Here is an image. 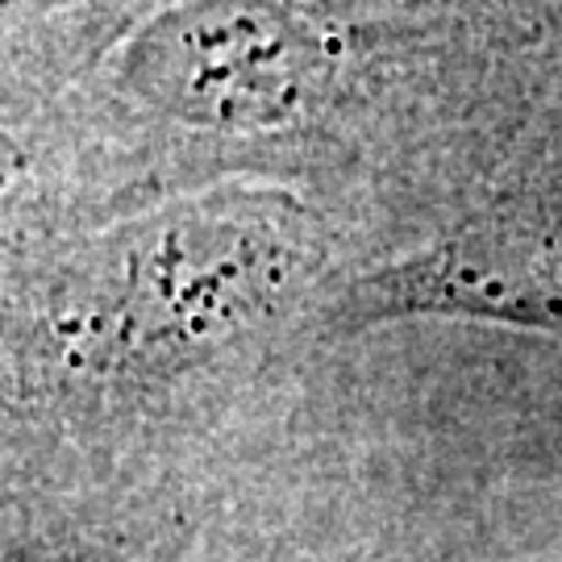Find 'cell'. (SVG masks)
<instances>
[{
  "label": "cell",
  "instance_id": "1",
  "mask_svg": "<svg viewBox=\"0 0 562 562\" xmlns=\"http://www.w3.org/2000/svg\"><path fill=\"white\" fill-rule=\"evenodd\" d=\"M396 317H471L562 334V183L525 188L346 288L334 322L362 329Z\"/></svg>",
  "mask_w": 562,
  "mask_h": 562
},
{
  "label": "cell",
  "instance_id": "2",
  "mask_svg": "<svg viewBox=\"0 0 562 562\" xmlns=\"http://www.w3.org/2000/svg\"><path fill=\"white\" fill-rule=\"evenodd\" d=\"M134 76L162 109L213 125L292 117L322 83V46L271 4H201L159 21Z\"/></svg>",
  "mask_w": 562,
  "mask_h": 562
},
{
  "label": "cell",
  "instance_id": "3",
  "mask_svg": "<svg viewBox=\"0 0 562 562\" xmlns=\"http://www.w3.org/2000/svg\"><path fill=\"white\" fill-rule=\"evenodd\" d=\"M4 4H25V0H0V9H4Z\"/></svg>",
  "mask_w": 562,
  "mask_h": 562
},
{
  "label": "cell",
  "instance_id": "4",
  "mask_svg": "<svg viewBox=\"0 0 562 562\" xmlns=\"http://www.w3.org/2000/svg\"><path fill=\"white\" fill-rule=\"evenodd\" d=\"M4 180H9V176H4V167H0V188H4Z\"/></svg>",
  "mask_w": 562,
  "mask_h": 562
}]
</instances>
